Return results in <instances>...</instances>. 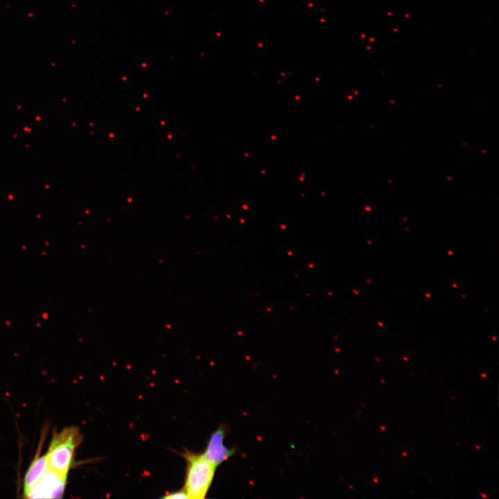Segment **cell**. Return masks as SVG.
I'll return each mask as SVG.
<instances>
[{"mask_svg": "<svg viewBox=\"0 0 499 499\" xmlns=\"http://www.w3.org/2000/svg\"><path fill=\"white\" fill-rule=\"evenodd\" d=\"M81 439L78 427H67L60 432H55L45 454L49 468L60 474L67 475L76 449Z\"/></svg>", "mask_w": 499, "mask_h": 499, "instance_id": "1", "label": "cell"}, {"mask_svg": "<svg viewBox=\"0 0 499 499\" xmlns=\"http://www.w3.org/2000/svg\"><path fill=\"white\" fill-rule=\"evenodd\" d=\"M186 462L184 491L189 499L204 498L211 484L216 466L202 454L188 450L183 454Z\"/></svg>", "mask_w": 499, "mask_h": 499, "instance_id": "2", "label": "cell"}, {"mask_svg": "<svg viewBox=\"0 0 499 499\" xmlns=\"http://www.w3.org/2000/svg\"><path fill=\"white\" fill-rule=\"evenodd\" d=\"M67 478V475L60 474L49 467L25 498H60L65 489Z\"/></svg>", "mask_w": 499, "mask_h": 499, "instance_id": "3", "label": "cell"}, {"mask_svg": "<svg viewBox=\"0 0 499 499\" xmlns=\"http://www.w3.org/2000/svg\"><path fill=\"white\" fill-rule=\"evenodd\" d=\"M225 435L224 428L220 427L216 430L211 435L205 451L202 453L204 457L216 466L227 460L234 454V450L224 444Z\"/></svg>", "mask_w": 499, "mask_h": 499, "instance_id": "4", "label": "cell"}, {"mask_svg": "<svg viewBox=\"0 0 499 499\" xmlns=\"http://www.w3.org/2000/svg\"><path fill=\"white\" fill-rule=\"evenodd\" d=\"M49 467L46 455L40 457L38 456L32 462L24 479V497L27 495L30 489L37 483Z\"/></svg>", "mask_w": 499, "mask_h": 499, "instance_id": "5", "label": "cell"}, {"mask_svg": "<svg viewBox=\"0 0 499 499\" xmlns=\"http://www.w3.org/2000/svg\"><path fill=\"white\" fill-rule=\"evenodd\" d=\"M164 498H169V499H174V498H187V496L184 490L177 491V492H173L170 493L167 495H166Z\"/></svg>", "mask_w": 499, "mask_h": 499, "instance_id": "6", "label": "cell"}]
</instances>
